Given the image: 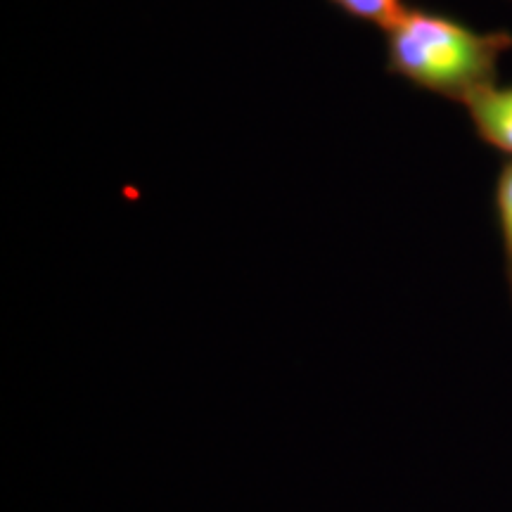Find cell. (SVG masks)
I'll return each mask as SVG.
<instances>
[{"label":"cell","instance_id":"6da1fadb","mask_svg":"<svg viewBox=\"0 0 512 512\" xmlns=\"http://www.w3.org/2000/svg\"><path fill=\"white\" fill-rule=\"evenodd\" d=\"M384 34L389 74L463 105L494 86L498 62L512 50L510 31H475L427 8H403Z\"/></svg>","mask_w":512,"mask_h":512},{"label":"cell","instance_id":"7a4b0ae2","mask_svg":"<svg viewBox=\"0 0 512 512\" xmlns=\"http://www.w3.org/2000/svg\"><path fill=\"white\" fill-rule=\"evenodd\" d=\"M465 107L479 140L512 157V86H486Z\"/></svg>","mask_w":512,"mask_h":512},{"label":"cell","instance_id":"3957f363","mask_svg":"<svg viewBox=\"0 0 512 512\" xmlns=\"http://www.w3.org/2000/svg\"><path fill=\"white\" fill-rule=\"evenodd\" d=\"M328 3L335 5L342 15L363 24H375L380 29H387L406 8L403 0H328Z\"/></svg>","mask_w":512,"mask_h":512},{"label":"cell","instance_id":"277c9868","mask_svg":"<svg viewBox=\"0 0 512 512\" xmlns=\"http://www.w3.org/2000/svg\"><path fill=\"white\" fill-rule=\"evenodd\" d=\"M494 202H496L498 230H501V240H503L505 268H508V278H512V162L503 164L501 171H498Z\"/></svg>","mask_w":512,"mask_h":512},{"label":"cell","instance_id":"5b68a950","mask_svg":"<svg viewBox=\"0 0 512 512\" xmlns=\"http://www.w3.org/2000/svg\"><path fill=\"white\" fill-rule=\"evenodd\" d=\"M510 285H512V278H510Z\"/></svg>","mask_w":512,"mask_h":512}]
</instances>
